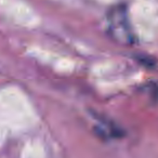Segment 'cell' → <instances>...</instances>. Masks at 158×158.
Segmentation results:
<instances>
[{
	"label": "cell",
	"instance_id": "cell-1",
	"mask_svg": "<svg viewBox=\"0 0 158 158\" xmlns=\"http://www.w3.org/2000/svg\"><path fill=\"white\" fill-rule=\"evenodd\" d=\"M108 27L110 35L119 42L130 44L132 42V34L127 20L125 9L118 7L112 9L108 15Z\"/></svg>",
	"mask_w": 158,
	"mask_h": 158
}]
</instances>
